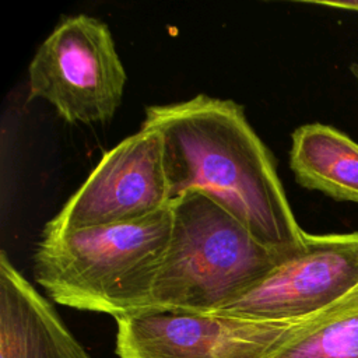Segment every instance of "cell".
Returning <instances> with one entry per match:
<instances>
[{
  "instance_id": "6da1fadb",
  "label": "cell",
  "mask_w": 358,
  "mask_h": 358,
  "mask_svg": "<svg viewBox=\"0 0 358 358\" xmlns=\"http://www.w3.org/2000/svg\"><path fill=\"white\" fill-rule=\"evenodd\" d=\"M141 126L162 137L172 199L190 190L208 196L280 255L303 243L306 232L294 217L274 158L242 105L199 94L147 106Z\"/></svg>"
},
{
  "instance_id": "7a4b0ae2",
  "label": "cell",
  "mask_w": 358,
  "mask_h": 358,
  "mask_svg": "<svg viewBox=\"0 0 358 358\" xmlns=\"http://www.w3.org/2000/svg\"><path fill=\"white\" fill-rule=\"evenodd\" d=\"M172 229L171 207L145 218L41 238L36 282L57 303L115 319L151 308Z\"/></svg>"
},
{
  "instance_id": "3957f363",
  "label": "cell",
  "mask_w": 358,
  "mask_h": 358,
  "mask_svg": "<svg viewBox=\"0 0 358 358\" xmlns=\"http://www.w3.org/2000/svg\"><path fill=\"white\" fill-rule=\"evenodd\" d=\"M172 229L152 287L151 308L214 313L257 285L284 256L208 196L171 200Z\"/></svg>"
},
{
  "instance_id": "277c9868",
  "label": "cell",
  "mask_w": 358,
  "mask_h": 358,
  "mask_svg": "<svg viewBox=\"0 0 358 358\" xmlns=\"http://www.w3.org/2000/svg\"><path fill=\"white\" fill-rule=\"evenodd\" d=\"M29 99L42 98L69 123H105L119 108L126 70L110 29L87 14L63 18L35 52Z\"/></svg>"
},
{
  "instance_id": "5b68a950",
  "label": "cell",
  "mask_w": 358,
  "mask_h": 358,
  "mask_svg": "<svg viewBox=\"0 0 358 358\" xmlns=\"http://www.w3.org/2000/svg\"><path fill=\"white\" fill-rule=\"evenodd\" d=\"M176 308L116 319L119 358H271L302 326Z\"/></svg>"
},
{
  "instance_id": "8992f818",
  "label": "cell",
  "mask_w": 358,
  "mask_h": 358,
  "mask_svg": "<svg viewBox=\"0 0 358 358\" xmlns=\"http://www.w3.org/2000/svg\"><path fill=\"white\" fill-rule=\"evenodd\" d=\"M171 200L162 137L140 126L102 155L42 235L137 221L168 208Z\"/></svg>"
},
{
  "instance_id": "52a82bcc",
  "label": "cell",
  "mask_w": 358,
  "mask_h": 358,
  "mask_svg": "<svg viewBox=\"0 0 358 358\" xmlns=\"http://www.w3.org/2000/svg\"><path fill=\"white\" fill-rule=\"evenodd\" d=\"M358 288V231L306 234L252 289L214 313L267 322L308 319Z\"/></svg>"
},
{
  "instance_id": "ba28073f",
  "label": "cell",
  "mask_w": 358,
  "mask_h": 358,
  "mask_svg": "<svg viewBox=\"0 0 358 358\" xmlns=\"http://www.w3.org/2000/svg\"><path fill=\"white\" fill-rule=\"evenodd\" d=\"M0 358H90L34 285L0 255Z\"/></svg>"
},
{
  "instance_id": "9c48e42d",
  "label": "cell",
  "mask_w": 358,
  "mask_h": 358,
  "mask_svg": "<svg viewBox=\"0 0 358 358\" xmlns=\"http://www.w3.org/2000/svg\"><path fill=\"white\" fill-rule=\"evenodd\" d=\"M289 166L303 187L358 203V143L334 127H298L292 133Z\"/></svg>"
},
{
  "instance_id": "30bf717a",
  "label": "cell",
  "mask_w": 358,
  "mask_h": 358,
  "mask_svg": "<svg viewBox=\"0 0 358 358\" xmlns=\"http://www.w3.org/2000/svg\"><path fill=\"white\" fill-rule=\"evenodd\" d=\"M271 358H358V288L308 317Z\"/></svg>"
},
{
  "instance_id": "8fae6325",
  "label": "cell",
  "mask_w": 358,
  "mask_h": 358,
  "mask_svg": "<svg viewBox=\"0 0 358 358\" xmlns=\"http://www.w3.org/2000/svg\"><path fill=\"white\" fill-rule=\"evenodd\" d=\"M316 4L343 8L347 11H357L358 13V0H348V1H316Z\"/></svg>"
}]
</instances>
